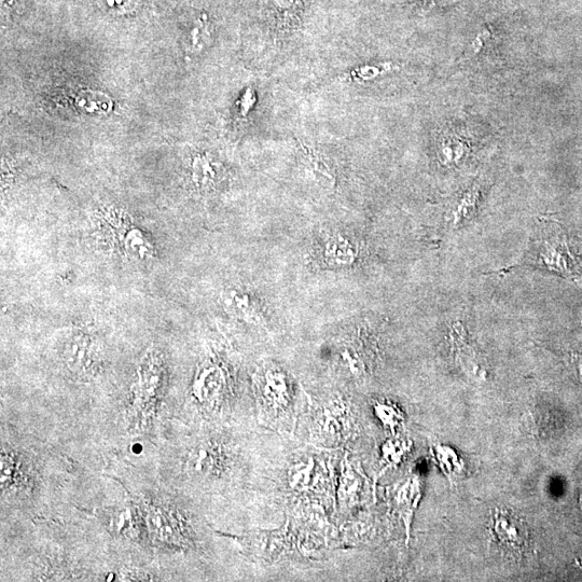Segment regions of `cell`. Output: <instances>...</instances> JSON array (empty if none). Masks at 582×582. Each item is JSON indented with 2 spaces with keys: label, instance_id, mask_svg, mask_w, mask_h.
<instances>
[{
  "label": "cell",
  "instance_id": "cell-1",
  "mask_svg": "<svg viewBox=\"0 0 582 582\" xmlns=\"http://www.w3.org/2000/svg\"><path fill=\"white\" fill-rule=\"evenodd\" d=\"M572 248L561 229L554 227L551 221H542L533 232L518 268L544 269L577 280L580 266Z\"/></svg>",
  "mask_w": 582,
  "mask_h": 582
},
{
  "label": "cell",
  "instance_id": "cell-2",
  "mask_svg": "<svg viewBox=\"0 0 582 582\" xmlns=\"http://www.w3.org/2000/svg\"><path fill=\"white\" fill-rule=\"evenodd\" d=\"M99 218L105 243L121 259L140 265L157 259V248L150 234L138 227L127 213L107 209Z\"/></svg>",
  "mask_w": 582,
  "mask_h": 582
},
{
  "label": "cell",
  "instance_id": "cell-3",
  "mask_svg": "<svg viewBox=\"0 0 582 582\" xmlns=\"http://www.w3.org/2000/svg\"><path fill=\"white\" fill-rule=\"evenodd\" d=\"M493 540L498 547L521 557L529 546V532L525 523L509 511H498L493 520Z\"/></svg>",
  "mask_w": 582,
  "mask_h": 582
},
{
  "label": "cell",
  "instance_id": "cell-4",
  "mask_svg": "<svg viewBox=\"0 0 582 582\" xmlns=\"http://www.w3.org/2000/svg\"><path fill=\"white\" fill-rule=\"evenodd\" d=\"M62 358L66 367L76 376L91 374L95 363L94 342L89 332L73 328L64 338Z\"/></svg>",
  "mask_w": 582,
  "mask_h": 582
},
{
  "label": "cell",
  "instance_id": "cell-5",
  "mask_svg": "<svg viewBox=\"0 0 582 582\" xmlns=\"http://www.w3.org/2000/svg\"><path fill=\"white\" fill-rule=\"evenodd\" d=\"M286 384L279 374L269 373L267 376L266 391L263 390V404H266L267 410L271 411L273 418H280L281 413L289 407Z\"/></svg>",
  "mask_w": 582,
  "mask_h": 582
},
{
  "label": "cell",
  "instance_id": "cell-6",
  "mask_svg": "<svg viewBox=\"0 0 582 582\" xmlns=\"http://www.w3.org/2000/svg\"><path fill=\"white\" fill-rule=\"evenodd\" d=\"M226 307L233 314L244 318L246 321H256L257 311L251 296L241 289L227 290L224 295Z\"/></svg>",
  "mask_w": 582,
  "mask_h": 582
},
{
  "label": "cell",
  "instance_id": "cell-7",
  "mask_svg": "<svg viewBox=\"0 0 582 582\" xmlns=\"http://www.w3.org/2000/svg\"><path fill=\"white\" fill-rule=\"evenodd\" d=\"M324 256L327 263L335 267L350 266L355 260L353 246L343 238L331 239L326 245Z\"/></svg>",
  "mask_w": 582,
  "mask_h": 582
},
{
  "label": "cell",
  "instance_id": "cell-8",
  "mask_svg": "<svg viewBox=\"0 0 582 582\" xmlns=\"http://www.w3.org/2000/svg\"><path fill=\"white\" fill-rule=\"evenodd\" d=\"M193 182L200 189H209L215 184L217 172L214 164L206 158H197L193 162Z\"/></svg>",
  "mask_w": 582,
  "mask_h": 582
},
{
  "label": "cell",
  "instance_id": "cell-9",
  "mask_svg": "<svg viewBox=\"0 0 582 582\" xmlns=\"http://www.w3.org/2000/svg\"><path fill=\"white\" fill-rule=\"evenodd\" d=\"M77 104L80 108L88 109V112H107L112 106L108 97L101 93L83 92L77 99Z\"/></svg>",
  "mask_w": 582,
  "mask_h": 582
},
{
  "label": "cell",
  "instance_id": "cell-10",
  "mask_svg": "<svg viewBox=\"0 0 582 582\" xmlns=\"http://www.w3.org/2000/svg\"><path fill=\"white\" fill-rule=\"evenodd\" d=\"M101 4L107 11L127 13L136 8L137 0H101Z\"/></svg>",
  "mask_w": 582,
  "mask_h": 582
}]
</instances>
